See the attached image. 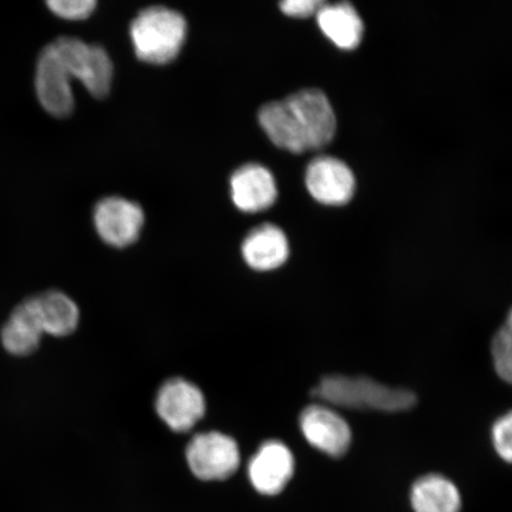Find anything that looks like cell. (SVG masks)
I'll return each mask as SVG.
<instances>
[{"mask_svg":"<svg viewBox=\"0 0 512 512\" xmlns=\"http://www.w3.org/2000/svg\"><path fill=\"white\" fill-rule=\"evenodd\" d=\"M72 79H78L95 98L111 91L113 63L107 51L75 37H61L50 43Z\"/></svg>","mask_w":512,"mask_h":512,"instance_id":"cell-4","label":"cell"},{"mask_svg":"<svg viewBox=\"0 0 512 512\" xmlns=\"http://www.w3.org/2000/svg\"><path fill=\"white\" fill-rule=\"evenodd\" d=\"M306 187L326 206H343L354 196L356 179L347 164L334 157L313 159L306 170Z\"/></svg>","mask_w":512,"mask_h":512,"instance_id":"cell-11","label":"cell"},{"mask_svg":"<svg viewBox=\"0 0 512 512\" xmlns=\"http://www.w3.org/2000/svg\"><path fill=\"white\" fill-rule=\"evenodd\" d=\"M259 123L274 145L292 153L323 149L334 139L336 115L326 95L302 89L260 108Z\"/></svg>","mask_w":512,"mask_h":512,"instance_id":"cell-1","label":"cell"},{"mask_svg":"<svg viewBox=\"0 0 512 512\" xmlns=\"http://www.w3.org/2000/svg\"><path fill=\"white\" fill-rule=\"evenodd\" d=\"M187 30V22L179 12L151 6L133 19L130 32L138 59L163 66L181 53Z\"/></svg>","mask_w":512,"mask_h":512,"instance_id":"cell-3","label":"cell"},{"mask_svg":"<svg viewBox=\"0 0 512 512\" xmlns=\"http://www.w3.org/2000/svg\"><path fill=\"white\" fill-rule=\"evenodd\" d=\"M492 441L498 456L505 462L511 463L512 459V414L501 416L492 427Z\"/></svg>","mask_w":512,"mask_h":512,"instance_id":"cell-20","label":"cell"},{"mask_svg":"<svg viewBox=\"0 0 512 512\" xmlns=\"http://www.w3.org/2000/svg\"><path fill=\"white\" fill-rule=\"evenodd\" d=\"M47 4L55 15L72 21L88 18L96 6L93 0H53Z\"/></svg>","mask_w":512,"mask_h":512,"instance_id":"cell-19","label":"cell"},{"mask_svg":"<svg viewBox=\"0 0 512 512\" xmlns=\"http://www.w3.org/2000/svg\"><path fill=\"white\" fill-rule=\"evenodd\" d=\"M316 16L319 28L338 48L351 50L360 46L363 22L350 3H324Z\"/></svg>","mask_w":512,"mask_h":512,"instance_id":"cell-15","label":"cell"},{"mask_svg":"<svg viewBox=\"0 0 512 512\" xmlns=\"http://www.w3.org/2000/svg\"><path fill=\"white\" fill-rule=\"evenodd\" d=\"M324 3L322 0H288L280 3V9L290 17L309 18L317 15Z\"/></svg>","mask_w":512,"mask_h":512,"instance_id":"cell-21","label":"cell"},{"mask_svg":"<svg viewBox=\"0 0 512 512\" xmlns=\"http://www.w3.org/2000/svg\"><path fill=\"white\" fill-rule=\"evenodd\" d=\"M230 188L235 206L245 213L271 208L278 196L271 171L259 164H246L236 170L230 178Z\"/></svg>","mask_w":512,"mask_h":512,"instance_id":"cell-12","label":"cell"},{"mask_svg":"<svg viewBox=\"0 0 512 512\" xmlns=\"http://www.w3.org/2000/svg\"><path fill=\"white\" fill-rule=\"evenodd\" d=\"M311 395L331 406L381 413L411 411L418 402L412 390L388 387L367 376L337 374L324 376Z\"/></svg>","mask_w":512,"mask_h":512,"instance_id":"cell-2","label":"cell"},{"mask_svg":"<svg viewBox=\"0 0 512 512\" xmlns=\"http://www.w3.org/2000/svg\"><path fill=\"white\" fill-rule=\"evenodd\" d=\"M72 80L53 46L49 44L38 59L36 91L44 110L54 117L66 118L74 111Z\"/></svg>","mask_w":512,"mask_h":512,"instance_id":"cell-8","label":"cell"},{"mask_svg":"<svg viewBox=\"0 0 512 512\" xmlns=\"http://www.w3.org/2000/svg\"><path fill=\"white\" fill-rule=\"evenodd\" d=\"M307 443L330 457L341 458L349 451L351 430L334 409L323 405L307 406L299 418Z\"/></svg>","mask_w":512,"mask_h":512,"instance_id":"cell-9","label":"cell"},{"mask_svg":"<svg viewBox=\"0 0 512 512\" xmlns=\"http://www.w3.org/2000/svg\"><path fill=\"white\" fill-rule=\"evenodd\" d=\"M159 418L172 431L188 432L206 413L201 389L184 379H172L159 389L156 399Z\"/></svg>","mask_w":512,"mask_h":512,"instance_id":"cell-6","label":"cell"},{"mask_svg":"<svg viewBox=\"0 0 512 512\" xmlns=\"http://www.w3.org/2000/svg\"><path fill=\"white\" fill-rule=\"evenodd\" d=\"M296 469L293 454L278 440L262 444L248 465V476L261 495L275 496L290 483Z\"/></svg>","mask_w":512,"mask_h":512,"instance_id":"cell-10","label":"cell"},{"mask_svg":"<svg viewBox=\"0 0 512 512\" xmlns=\"http://www.w3.org/2000/svg\"><path fill=\"white\" fill-rule=\"evenodd\" d=\"M411 503L415 512H459L462 509V497L456 484L437 473L416 480Z\"/></svg>","mask_w":512,"mask_h":512,"instance_id":"cell-17","label":"cell"},{"mask_svg":"<svg viewBox=\"0 0 512 512\" xmlns=\"http://www.w3.org/2000/svg\"><path fill=\"white\" fill-rule=\"evenodd\" d=\"M290 254L285 233L274 224L256 227L242 243L243 259L255 271L267 272L283 266Z\"/></svg>","mask_w":512,"mask_h":512,"instance_id":"cell-13","label":"cell"},{"mask_svg":"<svg viewBox=\"0 0 512 512\" xmlns=\"http://www.w3.org/2000/svg\"><path fill=\"white\" fill-rule=\"evenodd\" d=\"M190 470L202 480H224L238 471L241 454L233 438L220 432L195 435L187 447Z\"/></svg>","mask_w":512,"mask_h":512,"instance_id":"cell-5","label":"cell"},{"mask_svg":"<svg viewBox=\"0 0 512 512\" xmlns=\"http://www.w3.org/2000/svg\"><path fill=\"white\" fill-rule=\"evenodd\" d=\"M43 328L31 297L18 304L2 329V343L15 356H28L40 347Z\"/></svg>","mask_w":512,"mask_h":512,"instance_id":"cell-14","label":"cell"},{"mask_svg":"<svg viewBox=\"0 0 512 512\" xmlns=\"http://www.w3.org/2000/svg\"><path fill=\"white\" fill-rule=\"evenodd\" d=\"M492 358L495 370L501 380L510 383L512 379V315L509 312L502 328L492 339Z\"/></svg>","mask_w":512,"mask_h":512,"instance_id":"cell-18","label":"cell"},{"mask_svg":"<svg viewBox=\"0 0 512 512\" xmlns=\"http://www.w3.org/2000/svg\"><path fill=\"white\" fill-rule=\"evenodd\" d=\"M44 334L55 337L72 335L78 328L80 311L67 294L48 291L31 297Z\"/></svg>","mask_w":512,"mask_h":512,"instance_id":"cell-16","label":"cell"},{"mask_svg":"<svg viewBox=\"0 0 512 512\" xmlns=\"http://www.w3.org/2000/svg\"><path fill=\"white\" fill-rule=\"evenodd\" d=\"M95 228L107 245L117 248L131 246L144 226L143 209L121 197H108L94 211Z\"/></svg>","mask_w":512,"mask_h":512,"instance_id":"cell-7","label":"cell"}]
</instances>
